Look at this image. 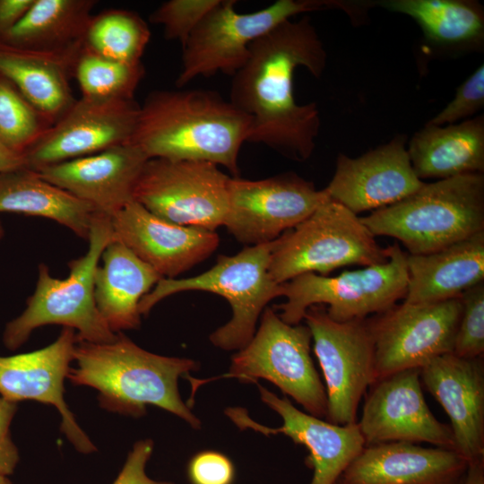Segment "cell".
I'll list each match as a JSON object with an SVG mask.
<instances>
[{
    "instance_id": "obj_1",
    "label": "cell",
    "mask_w": 484,
    "mask_h": 484,
    "mask_svg": "<svg viewBox=\"0 0 484 484\" xmlns=\"http://www.w3.org/2000/svg\"><path fill=\"white\" fill-rule=\"evenodd\" d=\"M326 51L309 17L287 20L255 40L232 76L229 101L251 119L247 142L264 144L296 161L310 158L320 129L315 102L295 100L293 79L303 66L320 78Z\"/></svg>"
},
{
    "instance_id": "obj_2",
    "label": "cell",
    "mask_w": 484,
    "mask_h": 484,
    "mask_svg": "<svg viewBox=\"0 0 484 484\" xmlns=\"http://www.w3.org/2000/svg\"><path fill=\"white\" fill-rule=\"evenodd\" d=\"M250 125L246 114L216 91L158 90L140 105L129 143L149 159L209 161L238 177Z\"/></svg>"
},
{
    "instance_id": "obj_3",
    "label": "cell",
    "mask_w": 484,
    "mask_h": 484,
    "mask_svg": "<svg viewBox=\"0 0 484 484\" xmlns=\"http://www.w3.org/2000/svg\"><path fill=\"white\" fill-rule=\"evenodd\" d=\"M73 362L67 379L74 385L94 388L102 409L139 418L153 405L200 428V419L178 391V379L197 369L194 360L151 353L117 333L109 342L77 340Z\"/></svg>"
},
{
    "instance_id": "obj_4",
    "label": "cell",
    "mask_w": 484,
    "mask_h": 484,
    "mask_svg": "<svg viewBox=\"0 0 484 484\" xmlns=\"http://www.w3.org/2000/svg\"><path fill=\"white\" fill-rule=\"evenodd\" d=\"M361 221L376 236L399 240L409 255H426L484 231V176L424 183L413 194Z\"/></svg>"
},
{
    "instance_id": "obj_5",
    "label": "cell",
    "mask_w": 484,
    "mask_h": 484,
    "mask_svg": "<svg viewBox=\"0 0 484 484\" xmlns=\"http://www.w3.org/2000/svg\"><path fill=\"white\" fill-rule=\"evenodd\" d=\"M112 239L110 217L97 212L87 238L88 250L69 262L66 278H55L45 264L39 265L34 293L27 299L22 313L9 321L3 332V343L8 350L19 349L35 329L46 324L76 330L77 340L88 342H109L117 337L99 314L94 298L96 270Z\"/></svg>"
},
{
    "instance_id": "obj_6",
    "label": "cell",
    "mask_w": 484,
    "mask_h": 484,
    "mask_svg": "<svg viewBox=\"0 0 484 484\" xmlns=\"http://www.w3.org/2000/svg\"><path fill=\"white\" fill-rule=\"evenodd\" d=\"M273 241L249 246L234 255H220L208 271L185 279L161 278L140 301L146 315L160 301L190 290L218 294L229 302L232 316L210 335L211 342L223 350H239L253 338L256 323L265 306L283 296L282 284L269 272Z\"/></svg>"
},
{
    "instance_id": "obj_7",
    "label": "cell",
    "mask_w": 484,
    "mask_h": 484,
    "mask_svg": "<svg viewBox=\"0 0 484 484\" xmlns=\"http://www.w3.org/2000/svg\"><path fill=\"white\" fill-rule=\"evenodd\" d=\"M388 259L389 246L381 247L357 214L329 198L274 240L269 272L282 284L303 273L327 276L342 266H370Z\"/></svg>"
},
{
    "instance_id": "obj_8",
    "label": "cell",
    "mask_w": 484,
    "mask_h": 484,
    "mask_svg": "<svg viewBox=\"0 0 484 484\" xmlns=\"http://www.w3.org/2000/svg\"><path fill=\"white\" fill-rule=\"evenodd\" d=\"M407 254L395 242L384 263L329 277L314 272L300 274L282 283L287 300L276 307L289 324H298L306 310L327 305V315L336 322L366 319L381 314L405 297L408 285Z\"/></svg>"
},
{
    "instance_id": "obj_9",
    "label": "cell",
    "mask_w": 484,
    "mask_h": 484,
    "mask_svg": "<svg viewBox=\"0 0 484 484\" xmlns=\"http://www.w3.org/2000/svg\"><path fill=\"white\" fill-rule=\"evenodd\" d=\"M236 3L221 0L182 46L177 88L198 76L217 73L233 76L246 62L250 45L281 22L303 13L343 6V2L331 0H278L264 9L240 13Z\"/></svg>"
},
{
    "instance_id": "obj_10",
    "label": "cell",
    "mask_w": 484,
    "mask_h": 484,
    "mask_svg": "<svg viewBox=\"0 0 484 484\" xmlns=\"http://www.w3.org/2000/svg\"><path fill=\"white\" fill-rule=\"evenodd\" d=\"M311 341L307 325L289 324L267 307L251 341L232 356L229 372L220 377L246 383L265 379L307 413L325 418L326 392L310 355Z\"/></svg>"
},
{
    "instance_id": "obj_11",
    "label": "cell",
    "mask_w": 484,
    "mask_h": 484,
    "mask_svg": "<svg viewBox=\"0 0 484 484\" xmlns=\"http://www.w3.org/2000/svg\"><path fill=\"white\" fill-rule=\"evenodd\" d=\"M203 160L149 159L134 200L168 221L212 231L223 226L230 177Z\"/></svg>"
},
{
    "instance_id": "obj_12",
    "label": "cell",
    "mask_w": 484,
    "mask_h": 484,
    "mask_svg": "<svg viewBox=\"0 0 484 484\" xmlns=\"http://www.w3.org/2000/svg\"><path fill=\"white\" fill-rule=\"evenodd\" d=\"M303 319L311 333L327 397L326 421L357 423L358 408L375 382V348L368 320L336 322L324 305L309 307Z\"/></svg>"
},
{
    "instance_id": "obj_13",
    "label": "cell",
    "mask_w": 484,
    "mask_h": 484,
    "mask_svg": "<svg viewBox=\"0 0 484 484\" xmlns=\"http://www.w3.org/2000/svg\"><path fill=\"white\" fill-rule=\"evenodd\" d=\"M462 311L461 297L395 305L368 320L375 348V382L392 374L420 369L433 359L453 353Z\"/></svg>"
},
{
    "instance_id": "obj_14",
    "label": "cell",
    "mask_w": 484,
    "mask_h": 484,
    "mask_svg": "<svg viewBox=\"0 0 484 484\" xmlns=\"http://www.w3.org/2000/svg\"><path fill=\"white\" fill-rule=\"evenodd\" d=\"M329 199L295 173L259 180L230 178L229 209L223 226L240 243L272 242L310 216Z\"/></svg>"
},
{
    "instance_id": "obj_15",
    "label": "cell",
    "mask_w": 484,
    "mask_h": 484,
    "mask_svg": "<svg viewBox=\"0 0 484 484\" xmlns=\"http://www.w3.org/2000/svg\"><path fill=\"white\" fill-rule=\"evenodd\" d=\"M139 112L134 99L81 97L24 153L26 167L37 171L127 143Z\"/></svg>"
},
{
    "instance_id": "obj_16",
    "label": "cell",
    "mask_w": 484,
    "mask_h": 484,
    "mask_svg": "<svg viewBox=\"0 0 484 484\" xmlns=\"http://www.w3.org/2000/svg\"><path fill=\"white\" fill-rule=\"evenodd\" d=\"M419 369H408L374 382L357 421L365 445L389 442L428 443L455 451L449 425L428 408Z\"/></svg>"
},
{
    "instance_id": "obj_17",
    "label": "cell",
    "mask_w": 484,
    "mask_h": 484,
    "mask_svg": "<svg viewBox=\"0 0 484 484\" xmlns=\"http://www.w3.org/2000/svg\"><path fill=\"white\" fill-rule=\"evenodd\" d=\"M255 384L262 401L282 419L281 426H264L241 407L227 408V417L241 430L252 429L265 436L283 434L304 445L309 452L306 464L313 470L309 484H335L365 446L358 423L336 425L323 420L298 410L286 396L280 398Z\"/></svg>"
},
{
    "instance_id": "obj_18",
    "label": "cell",
    "mask_w": 484,
    "mask_h": 484,
    "mask_svg": "<svg viewBox=\"0 0 484 484\" xmlns=\"http://www.w3.org/2000/svg\"><path fill=\"white\" fill-rule=\"evenodd\" d=\"M75 332L63 327L51 344L27 353L0 356V396L18 403L35 401L54 406L60 430L80 453L97 451L65 402L64 383L73 360Z\"/></svg>"
},
{
    "instance_id": "obj_19",
    "label": "cell",
    "mask_w": 484,
    "mask_h": 484,
    "mask_svg": "<svg viewBox=\"0 0 484 484\" xmlns=\"http://www.w3.org/2000/svg\"><path fill=\"white\" fill-rule=\"evenodd\" d=\"M399 134L358 158L339 154L333 178L324 188L330 199L355 214L393 204L419 189L424 182L415 174Z\"/></svg>"
},
{
    "instance_id": "obj_20",
    "label": "cell",
    "mask_w": 484,
    "mask_h": 484,
    "mask_svg": "<svg viewBox=\"0 0 484 484\" xmlns=\"http://www.w3.org/2000/svg\"><path fill=\"white\" fill-rule=\"evenodd\" d=\"M110 219L113 239L162 278L176 279L208 258L220 244L215 231L168 221L134 200Z\"/></svg>"
},
{
    "instance_id": "obj_21",
    "label": "cell",
    "mask_w": 484,
    "mask_h": 484,
    "mask_svg": "<svg viewBox=\"0 0 484 484\" xmlns=\"http://www.w3.org/2000/svg\"><path fill=\"white\" fill-rule=\"evenodd\" d=\"M148 160L139 147L127 143L37 172L111 218L134 200L135 185Z\"/></svg>"
},
{
    "instance_id": "obj_22",
    "label": "cell",
    "mask_w": 484,
    "mask_h": 484,
    "mask_svg": "<svg viewBox=\"0 0 484 484\" xmlns=\"http://www.w3.org/2000/svg\"><path fill=\"white\" fill-rule=\"evenodd\" d=\"M421 384L450 419L455 452L467 462L484 458V366L482 358L447 353L419 369Z\"/></svg>"
},
{
    "instance_id": "obj_23",
    "label": "cell",
    "mask_w": 484,
    "mask_h": 484,
    "mask_svg": "<svg viewBox=\"0 0 484 484\" xmlns=\"http://www.w3.org/2000/svg\"><path fill=\"white\" fill-rule=\"evenodd\" d=\"M467 466L453 450L381 443L365 445L335 484H458Z\"/></svg>"
},
{
    "instance_id": "obj_24",
    "label": "cell",
    "mask_w": 484,
    "mask_h": 484,
    "mask_svg": "<svg viewBox=\"0 0 484 484\" xmlns=\"http://www.w3.org/2000/svg\"><path fill=\"white\" fill-rule=\"evenodd\" d=\"M407 304L435 303L459 298L484 281V231L426 255L406 256Z\"/></svg>"
},
{
    "instance_id": "obj_25",
    "label": "cell",
    "mask_w": 484,
    "mask_h": 484,
    "mask_svg": "<svg viewBox=\"0 0 484 484\" xmlns=\"http://www.w3.org/2000/svg\"><path fill=\"white\" fill-rule=\"evenodd\" d=\"M94 278V298L102 318L115 333L141 324V299L162 278L121 242L112 239L104 249Z\"/></svg>"
},
{
    "instance_id": "obj_26",
    "label": "cell",
    "mask_w": 484,
    "mask_h": 484,
    "mask_svg": "<svg viewBox=\"0 0 484 484\" xmlns=\"http://www.w3.org/2000/svg\"><path fill=\"white\" fill-rule=\"evenodd\" d=\"M407 151L420 180L483 174L484 117L446 125L426 124L411 137Z\"/></svg>"
},
{
    "instance_id": "obj_27",
    "label": "cell",
    "mask_w": 484,
    "mask_h": 484,
    "mask_svg": "<svg viewBox=\"0 0 484 484\" xmlns=\"http://www.w3.org/2000/svg\"><path fill=\"white\" fill-rule=\"evenodd\" d=\"M76 56L39 52L0 40V75L53 125L76 100L70 86Z\"/></svg>"
},
{
    "instance_id": "obj_28",
    "label": "cell",
    "mask_w": 484,
    "mask_h": 484,
    "mask_svg": "<svg viewBox=\"0 0 484 484\" xmlns=\"http://www.w3.org/2000/svg\"><path fill=\"white\" fill-rule=\"evenodd\" d=\"M95 0H34L0 40L39 52L75 56L83 45Z\"/></svg>"
},
{
    "instance_id": "obj_29",
    "label": "cell",
    "mask_w": 484,
    "mask_h": 484,
    "mask_svg": "<svg viewBox=\"0 0 484 484\" xmlns=\"http://www.w3.org/2000/svg\"><path fill=\"white\" fill-rule=\"evenodd\" d=\"M0 212L47 218L87 240L97 211L36 170L21 168L0 173Z\"/></svg>"
},
{
    "instance_id": "obj_30",
    "label": "cell",
    "mask_w": 484,
    "mask_h": 484,
    "mask_svg": "<svg viewBox=\"0 0 484 484\" xmlns=\"http://www.w3.org/2000/svg\"><path fill=\"white\" fill-rule=\"evenodd\" d=\"M378 5L412 18L430 42L447 48L480 46L484 11L469 0H385Z\"/></svg>"
},
{
    "instance_id": "obj_31",
    "label": "cell",
    "mask_w": 484,
    "mask_h": 484,
    "mask_svg": "<svg viewBox=\"0 0 484 484\" xmlns=\"http://www.w3.org/2000/svg\"><path fill=\"white\" fill-rule=\"evenodd\" d=\"M147 22L136 13L108 9L92 14L83 46L105 57L126 64L142 63L150 41Z\"/></svg>"
},
{
    "instance_id": "obj_32",
    "label": "cell",
    "mask_w": 484,
    "mask_h": 484,
    "mask_svg": "<svg viewBox=\"0 0 484 484\" xmlns=\"http://www.w3.org/2000/svg\"><path fill=\"white\" fill-rule=\"evenodd\" d=\"M144 73L143 63L118 62L83 45L73 65V76L78 82L82 97L91 99H134V92Z\"/></svg>"
},
{
    "instance_id": "obj_33",
    "label": "cell",
    "mask_w": 484,
    "mask_h": 484,
    "mask_svg": "<svg viewBox=\"0 0 484 484\" xmlns=\"http://www.w3.org/2000/svg\"><path fill=\"white\" fill-rule=\"evenodd\" d=\"M51 125L10 81L0 75V140L4 145L24 156Z\"/></svg>"
},
{
    "instance_id": "obj_34",
    "label": "cell",
    "mask_w": 484,
    "mask_h": 484,
    "mask_svg": "<svg viewBox=\"0 0 484 484\" xmlns=\"http://www.w3.org/2000/svg\"><path fill=\"white\" fill-rule=\"evenodd\" d=\"M221 0H169L150 15L151 23L163 27L168 40L179 41L184 46L189 36Z\"/></svg>"
},
{
    "instance_id": "obj_35",
    "label": "cell",
    "mask_w": 484,
    "mask_h": 484,
    "mask_svg": "<svg viewBox=\"0 0 484 484\" xmlns=\"http://www.w3.org/2000/svg\"><path fill=\"white\" fill-rule=\"evenodd\" d=\"M462 311L453 353L464 359H479L484 353V281L461 295Z\"/></svg>"
},
{
    "instance_id": "obj_36",
    "label": "cell",
    "mask_w": 484,
    "mask_h": 484,
    "mask_svg": "<svg viewBox=\"0 0 484 484\" xmlns=\"http://www.w3.org/2000/svg\"><path fill=\"white\" fill-rule=\"evenodd\" d=\"M484 107V65L457 89L454 98L427 124L445 125L468 118Z\"/></svg>"
},
{
    "instance_id": "obj_37",
    "label": "cell",
    "mask_w": 484,
    "mask_h": 484,
    "mask_svg": "<svg viewBox=\"0 0 484 484\" xmlns=\"http://www.w3.org/2000/svg\"><path fill=\"white\" fill-rule=\"evenodd\" d=\"M187 476L191 484H232L235 468L225 454L206 450L191 458Z\"/></svg>"
},
{
    "instance_id": "obj_38",
    "label": "cell",
    "mask_w": 484,
    "mask_h": 484,
    "mask_svg": "<svg viewBox=\"0 0 484 484\" xmlns=\"http://www.w3.org/2000/svg\"><path fill=\"white\" fill-rule=\"evenodd\" d=\"M151 439L139 440L128 453L122 470L112 484H173L169 481L155 480L146 473V464L153 451Z\"/></svg>"
},
{
    "instance_id": "obj_39",
    "label": "cell",
    "mask_w": 484,
    "mask_h": 484,
    "mask_svg": "<svg viewBox=\"0 0 484 484\" xmlns=\"http://www.w3.org/2000/svg\"><path fill=\"white\" fill-rule=\"evenodd\" d=\"M17 409L16 402L0 396V475L4 476L13 474L20 460L19 450L11 436Z\"/></svg>"
},
{
    "instance_id": "obj_40",
    "label": "cell",
    "mask_w": 484,
    "mask_h": 484,
    "mask_svg": "<svg viewBox=\"0 0 484 484\" xmlns=\"http://www.w3.org/2000/svg\"><path fill=\"white\" fill-rule=\"evenodd\" d=\"M34 0H0V39L25 15Z\"/></svg>"
},
{
    "instance_id": "obj_41",
    "label": "cell",
    "mask_w": 484,
    "mask_h": 484,
    "mask_svg": "<svg viewBox=\"0 0 484 484\" xmlns=\"http://www.w3.org/2000/svg\"><path fill=\"white\" fill-rule=\"evenodd\" d=\"M21 168H27L24 156L10 150L0 140V173Z\"/></svg>"
},
{
    "instance_id": "obj_42",
    "label": "cell",
    "mask_w": 484,
    "mask_h": 484,
    "mask_svg": "<svg viewBox=\"0 0 484 484\" xmlns=\"http://www.w3.org/2000/svg\"><path fill=\"white\" fill-rule=\"evenodd\" d=\"M458 484H484V458L468 462L467 469Z\"/></svg>"
},
{
    "instance_id": "obj_43",
    "label": "cell",
    "mask_w": 484,
    "mask_h": 484,
    "mask_svg": "<svg viewBox=\"0 0 484 484\" xmlns=\"http://www.w3.org/2000/svg\"><path fill=\"white\" fill-rule=\"evenodd\" d=\"M0 484H13L8 476L0 475Z\"/></svg>"
},
{
    "instance_id": "obj_44",
    "label": "cell",
    "mask_w": 484,
    "mask_h": 484,
    "mask_svg": "<svg viewBox=\"0 0 484 484\" xmlns=\"http://www.w3.org/2000/svg\"><path fill=\"white\" fill-rule=\"evenodd\" d=\"M4 235V229L3 224H2V222L0 220V240L3 238Z\"/></svg>"
}]
</instances>
